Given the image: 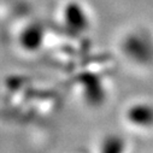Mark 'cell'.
<instances>
[{"instance_id": "obj_2", "label": "cell", "mask_w": 153, "mask_h": 153, "mask_svg": "<svg viewBox=\"0 0 153 153\" xmlns=\"http://www.w3.org/2000/svg\"><path fill=\"white\" fill-rule=\"evenodd\" d=\"M127 118L136 127H151L153 124V107L148 104H135L127 111Z\"/></svg>"}, {"instance_id": "obj_3", "label": "cell", "mask_w": 153, "mask_h": 153, "mask_svg": "<svg viewBox=\"0 0 153 153\" xmlns=\"http://www.w3.org/2000/svg\"><path fill=\"white\" fill-rule=\"evenodd\" d=\"M41 33L42 31L39 27L35 25V24H31L25 30H23V33H21V39H19L21 44L23 42L27 47L35 48L42 41V34Z\"/></svg>"}, {"instance_id": "obj_1", "label": "cell", "mask_w": 153, "mask_h": 153, "mask_svg": "<svg viewBox=\"0 0 153 153\" xmlns=\"http://www.w3.org/2000/svg\"><path fill=\"white\" fill-rule=\"evenodd\" d=\"M81 3H66V6L63 9V17L64 21L66 22L68 25L71 28H77V29H83L88 25V13H86L85 9Z\"/></svg>"}]
</instances>
